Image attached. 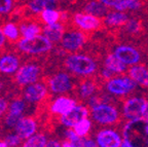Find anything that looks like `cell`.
Instances as JSON below:
<instances>
[{
	"label": "cell",
	"mask_w": 148,
	"mask_h": 147,
	"mask_svg": "<svg viewBox=\"0 0 148 147\" xmlns=\"http://www.w3.org/2000/svg\"><path fill=\"white\" fill-rule=\"evenodd\" d=\"M64 66L70 74L82 78H88L98 71L97 61L86 54H69L64 60Z\"/></svg>",
	"instance_id": "obj_1"
},
{
	"label": "cell",
	"mask_w": 148,
	"mask_h": 147,
	"mask_svg": "<svg viewBox=\"0 0 148 147\" xmlns=\"http://www.w3.org/2000/svg\"><path fill=\"white\" fill-rule=\"evenodd\" d=\"M121 135L125 141L135 147H148V122L143 118L127 120Z\"/></svg>",
	"instance_id": "obj_2"
},
{
	"label": "cell",
	"mask_w": 148,
	"mask_h": 147,
	"mask_svg": "<svg viewBox=\"0 0 148 147\" xmlns=\"http://www.w3.org/2000/svg\"><path fill=\"white\" fill-rule=\"evenodd\" d=\"M90 118L94 122L102 126H111L120 120V112L113 103L100 101L90 108Z\"/></svg>",
	"instance_id": "obj_3"
},
{
	"label": "cell",
	"mask_w": 148,
	"mask_h": 147,
	"mask_svg": "<svg viewBox=\"0 0 148 147\" xmlns=\"http://www.w3.org/2000/svg\"><path fill=\"white\" fill-rule=\"evenodd\" d=\"M18 49L28 56H41L49 53L53 43L43 34L32 38H21L16 42Z\"/></svg>",
	"instance_id": "obj_4"
},
{
	"label": "cell",
	"mask_w": 148,
	"mask_h": 147,
	"mask_svg": "<svg viewBox=\"0 0 148 147\" xmlns=\"http://www.w3.org/2000/svg\"><path fill=\"white\" fill-rule=\"evenodd\" d=\"M137 84L129 75H115L109 80L105 81V92L116 98H123L136 91Z\"/></svg>",
	"instance_id": "obj_5"
},
{
	"label": "cell",
	"mask_w": 148,
	"mask_h": 147,
	"mask_svg": "<svg viewBox=\"0 0 148 147\" xmlns=\"http://www.w3.org/2000/svg\"><path fill=\"white\" fill-rule=\"evenodd\" d=\"M148 100L140 95L130 96L123 101L121 106V115L125 120L142 118Z\"/></svg>",
	"instance_id": "obj_6"
},
{
	"label": "cell",
	"mask_w": 148,
	"mask_h": 147,
	"mask_svg": "<svg viewBox=\"0 0 148 147\" xmlns=\"http://www.w3.org/2000/svg\"><path fill=\"white\" fill-rule=\"evenodd\" d=\"M47 87L51 93L55 95H66L70 93L75 87L74 78L69 72L60 71L51 75L47 79Z\"/></svg>",
	"instance_id": "obj_7"
},
{
	"label": "cell",
	"mask_w": 148,
	"mask_h": 147,
	"mask_svg": "<svg viewBox=\"0 0 148 147\" xmlns=\"http://www.w3.org/2000/svg\"><path fill=\"white\" fill-rule=\"evenodd\" d=\"M86 42V36L84 32L77 29L72 28L65 31L62 39L60 41V46L63 51L69 54L78 53L81 48L84 46Z\"/></svg>",
	"instance_id": "obj_8"
},
{
	"label": "cell",
	"mask_w": 148,
	"mask_h": 147,
	"mask_svg": "<svg viewBox=\"0 0 148 147\" xmlns=\"http://www.w3.org/2000/svg\"><path fill=\"white\" fill-rule=\"evenodd\" d=\"M41 76V68L36 63H26L23 64L20 69L14 74V82L20 87H27L37 81H39Z\"/></svg>",
	"instance_id": "obj_9"
},
{
	"label": "cell",
	"mask_w": 148,
	"mask_h": 147,
	"mask_svg": "<svg viewBox=\"0 0 148 147\" xmlns=\"http://www.w3.org/2000/svg\"><path fill=\"white\" fill-rule=\"evenodd\" d=\"M95 140L99 147H120L123 142L121 133L111 126H104L97 132Z\"/></svg>",
	"instance_id": "obj_10"
},
{
	"label": "cell",
	"mask_w": 148,
	"mask_h": 147,
	"mask_svg": "<svg viewBox=\"0 0 148 147\" xmlns=\"http://www.w3.org/2000/svg\"><path fill=\"white\" fill-rule=\"evenodd\" d=\"M49 87L41 81L23 87V98L29 104H40L47 98Z\"/></svg>",
	"instance_id": "obj_11"
},
{
	"label": "cell",
	"mask_w": 148,
	"mask_h": 147,
	"mask_svg": "<svg viewBox=\"0 0 148 147\" xmlns=\"http://www.w3.org/2000/svg\"><path fill=\"white\" fill-rule=\"evenodd\" d=\"M112 54L127 67L140 64L142 59L141 53L135 46L129 44L116 45L112 51Z\"/></svg>",
	"instance_id": "obj_12"
},
{
	"label": "cell",
	"mask_w": 148,
	"mask_h": 147,
	"mask_svg": "<svg viewBox=\"0 0 148 147\" xmlns=\"http://www.w3.org/2000/svg\"><path fill=\"white\" fill-rule=\"evenodd\" d=\"M72 22L75 28L82 32H92L102 26V19L88 14L86 12H79L72 16Z\"/></svg>",
	"instance_id": "obj_13"
},
{
	"label": "cell",
	"mask_w": 148,
	"mask_h": 147,
	"mask_svg": "<svg viewBox=\"0 0 148 147\" xmlns=\"http://www.w3.org/2000/svg\"><path fill=\"white\" fill-rule=\"evenodd\" d=\"M90 115V109L84 104L77 103L76 106L72 110H70L67 114L62 115L59 118V122L66 129H73V126L80 122L81 120L88 117Z\"/></svg>",
	"instance_id": "obj_14"
},
{
	"label": "cell",
	"mask_w": 148,
	"mask_h": 147,
	"mask_svg": "<svg viewBox=\"0 0 148 147\" xmlns=\"http://www.w3.org/2000/svg\"><path fill=\"white\" fill-rule=\"evenodd\" d=\"M77 101L74 98L67 95H60L49 104V111L51 114L58 115L59 117L67 114L70 110L76 106Z\"/></svg>",
	"instance_id": "obj_15"
},
{
	"label": "cell",
	"mask_w": 148,
	"mask_h": 147,
	"mask_svg": "<svg viewBox=\"0 0 148 147\" xmlns=\"http://www.w3.org/2000/svg\"><path fill=\"white\" fill-rule=\"evenodd\" d=\"M21 66L20 57L16 54L6 53L0 56V73L3 75H14Z\"/></svg>",
	"instance_id": "obj_16"
},
{
	"label": "cell",
	"mask_w": 148,
	"mask_h": 147,
	"mask_svg": "<svg viewBox=\"0 0 148 147\" xmlns=\"http://www.w3.org/2000/svg\"><path fill=\"white\" fill-rule=\"evenodd\" d=\"M37 129H38V124L34 117L24 116L14 130L23 139V141H25L26 139L30 138L31 136L36 134Z\"/></svg>",
	"instance_id": "obj_17"
},
{
	"label": "cell",
	"mask_w": 148,
	"mask_h": 147,
	"mask_svg": "<svg viewBox=\"0 0 148 147\" xmlns=\"http://www.w3.org/2000/svg\"><path fill=\"white\" fill-rule=\"evenodd\" d=\"M129 19L130 16L127 12L112 9V10H109L106 16L102 19V22L108 28H120L125 25Z\"/></svg>",
	"instance_id": "obj_18"
},
{
	"label": "cell",
	"mask_w": 148,
	"mask_h": 147,
	"mask_svg": "<svg viewBox=\"0 0 148 147\" xmlns=\"http://www.w3.org/2000/svg\"><path fill=\"white\" fill-rule=\"evenodd\" d=\"M76 92L79 97V99L88 101L92 97L99 94V89H98L97 82L94 79H90L88 77V78H83L82 80L78 83Z\"/></svg>",
	"instance_id": "obj_19"
},
{
	"label": "cell",
	"mask_w": 148,
	"mask_h": 147,
	"mask_svg": "<svg viewBox=\"0 0 148 147\" xmlns=\"http://www.w3.org/2000/svg\"><path fill=\"white\" fill-rule=\"evenodd\" d=\"M127 75L134 79L138 87L148 89V67L142 64L131 66L127 70Z\"/></svg>",
	"instance_id": "obj_20"
},
{
	"label": "cell",
	"mask_w": 148,
	"mask_h": 147,
	"mask_svg": "<svg viewBox=\"0 0 148 147\" xmlns=\"http://www.w3.org/2000/svg\"><path fill=\"white\" fill-rule=\"evenodd\" d=\"M65 31H66V28H65V23L63 22H59L53 25L42 26V34L47 39H49L53 44L60 43Z\"/></svg>",
	"instance_id": "obj_21"
},
{
	"label": "cell",
	"mask_w": 148,
	"mask_h": 147,
	"mask_svg": "<svg viewBox=\"0 0 148 147\" xmlns=\"http://www.w3.org/2000/svg\"><path fill=\"white\" fill-rule=\"evenodd\" d=\"M22 38H32L42 34V26L39 22L25 20L18 24Z\"/></svg>",
	"instance_id": "obj_22"
},
{
	"label": "cell",
	"mask_w": 148,
	"mask_h": 147,
	"mask_svg": "<svg viewBox=\"0 0 148 147\" xmlns=\"http://www.w3.org/2000/svg\"><path fill=\"white\" fill-rule=\"evenodd\" d=\"M103 67L113 72L115 75H123L129 70V67L123 64L120 60H118L112 53L106 56L103 62Z\"/></svg>",
	"instance_id": "obj_23"
},
{
	"label": "cell",
	"mask_w": 148,
	"mask_h": 147,
	"mask_svg": "<svg viewBox=\"0 0 148 147\" xmlns=\"http://www.w3.org/2000/svg\"><path fill=\"white\" fill-rule=\"evenodd\" d=\"M58 3L55 0H29L27 8L34 14H40L44 9H55Z\"/></svg>",
	"instance_id": "obj_24"
},
{
	"label": "cell",
	"mask_w": 148,
	"mask_h": 147,
	"mask_svg": "<svg viewBox=\"0 0 148 147\" xmlns=\"http://www.w3.org/2000/svg\"><path fill=\"white\" fill-rule=\"evenodd\" d=\"M83 12H88L92 16H97V18L103 19L109 10L108 7L99 0H90L83 6Z\"/></svg>",
	"instance_id": "obj_25"
},
{
	"label": "cell",
	"mask_w": 148,
	"mask_h": 147,
	"mask_svg": "<svg viewBox=\"0 0 148 147\" xmlns=\"http://www.w3.org/2000/svg\"><path fill=\"white\" fill-rule=\"evenodd\" d=\"M3 34H4L6 40L10 42H18L21 37V32H20V27L14 22H6L3 24L2 27Z\"/></svg>",
	"instance_id": "obj_26"
},
{
	"label": "cell",
	"mask_w": 148,
	"mask_h": 147,
	"mask_svg": "<svg viewBox=\"0 0 148 147\" xmlns=\"http://www.w3.org/2000/svg\"><path fill=\"white\" fill-rule=\"evenodd\" d=\"M39 21L43 25H53V24L62 22V12L55 9H44L39 14Z\"/></svg>",
	"instance_id": "obj_27"
},
{
	"label": "cell",
	"mask_w": 148,
	"mask_h": 147,
	"mask_svg": "<svg viewBox=\"0 0 148 147\" xmlns=\"http://www.w3.org/2000/svg\"><path fill=\"white\" fill-rule=\"evenodd\" d=\"M49 142L47 136L43 133H36L30 138L26 139L22 143L21 147H46V144Z\"/></svg>",
	"instance_id": "obj_28"
},
{
	"label": "cell",
	"mask_w": 148,
	"mask_h": 147,
	"mask_svg": "<svg viewBox=\"0 0 148 147\" xmlns=\"http://www.w3.org/2000/svg\"><path fill=\"white\" fill-rule=\"evenodd\" d=\"M92 122H94L92 120V118L86 117V118L81 120L80 122H78L73 126L74 132H75L80 138H86V137H88V134L90 133V131H92Z\"/></svg>",
	"instance_id": "obj_29"
},
{
	"label": "cell",
	"mask_w": 148,
	"mask_h": 147,
	"mask_svg": "<svg viewBox=\"0 0 148 147\" xmlns=\"http://www.w3.org/2000/svg\"><path fill=\"white\" fill-rule=\"evenodd\" d=\"M142 7V0H121L113 9L120 12H138Z\"/></svg>",
	"instance_id": "obj_30"
},
{
	"label": "cell",
	"mask_w": 148,
	"mask_h": 147,
	"mask_svg": "<svg viewBox=\"0 0 148 147\" xmlns=\"http://www.w3.org/2000/svg\"><path fill=\"white\" fill-rule=\"evenodd\" d=\"M26 107H27V102L24 100V98H16L9 103L7 113H12V114L16 115H24Z\"/></svg>",
	"instance_id": "obj_31"
},
{
	"label": "cell",
	"mask_w": 148,
	"mask_h": 147,
	"mask_svg": "<svg viewBox=\"0 0 148 147\" xmlns=\"http://www.w3.org/2000/svg\"><path fill=\"white\" fill-rule=\"evenodd\" d=\"M141 28H142L141 22L134 18H130L127 23H125V25L123 26L125 32L130 35L138 34L141 31Z\"/></svg>",
	"instance_id": "obj_32"
},
{
	"label": "cell",
	"mask_w": 148,
	"mask_h": 147,
	"mask_svg": "<svg viewBox=\"0 0 148 147\" xmlns=\"http://www.w3.org/2000/svg\"><path fill=\"white\" fill-rule=\"evenodd\" d=\"M8 147H21L22 143L24 142L23 139L14 132V133H9L3 139Z\"/></svg>",
	"instance_id": "obj_33"
},
{
	"label": "cell",
	"mask_w": 148,
	"mask_h": 147,
	"mask_svg": "<svg viewBox=\"0 0 148 147\" xmlns=\"http://www.w3.org/2000/svg\"><path fill=\"white\" fill-rule=\"evenodd\" d=\"M24 117V115H16L12 113H6L4 117V124L8 129H14L18 122Z\"/></svg>",
	"instance_id": "obj_34"
},
{
	"label": "cell",
	"mask_w": 148,
	"mask_h": 147,
	"mask_svg": "<svg viewBox=\"0 0 148 147\" xmlns=\"http://www.w3.org/2000/svg\"><path fill=\"white\" fill-rule=\"evenodd\" d=\"M14 0H0V16H5L14 9Z\"/></svg>",
	"instance_id": "obj_35"
},
{
	"label": "cell",
	"mask_w": 148,
	"mask_h": 147,
	"mask_svg": "<svg viewBox=\"0 0 148 147\" xmlns=\"http://www.w3.org/2000/svg\"><path fill=\"white\" fill-rule=\"evenodd\" d=\"M64 136H65V140L71 141L72 143L77 142V141H79L81 139L80 137L74 132L73 129H66L65 130Z\"/></svg>",
	"instance_id": "obj_36"
},
{
	"label": "cell",
	"mask_w": 148,
	"mask_h": 147,
	"mask_svg": "<svg viewBox=\"0 0 148 147\" xmlns=\"http://www.w3.org/2000/svg\"><path fill=\"white\" fill-rule=\"evenodd\" d=\"M9 103L4 97L0 96V118L4 115H6L7 111H8Z\"/></svg>",
	"instance_id": "obj_37"
},
{
	"label": "cell",
	"mask_w": 148,
	"mask_h": 147,
	"mask_svg": "<svg viewBox=\"0 0 148 147\" xmlns=\"http://www.w3.org/2000/svg\"><path fill=\"white\" fill-rule=\"evenodd\" d=\"M100 76L102 77L103 80L107 81V80H109V79H111L112 77H114L115 74H114L113 72H111L109 69L105 68V67H102L101 71H100Z\"/></svg>",
	"instance_id": "obj_38"
},
{
	"label": "cell",
	"mask_w": 148,
	"mask_h": 147,
	"mask_svg": "<svg viewBox=\"0 0 148 147\" xmlns=\"http://www.w3.org/2000/svg\"><path fill=\"white\" fill-rule=\"evenodd\" d=\"M82 142H83V146L84 147H99L97 142H96V140L92 138H88V137L82 138Z\"/></svg>",
	"instance_id": "obj_39"
},
{
	"label": "cell",
	"mask_w": 148,
	"mask_h": 147,
	"mask_svg": "<svg viewBox=\"0 0 148 147\" xmlns=\"http://www.w3.org/2000/svg\"><path fill=\"white\" fill-rule=\"evenodd\" d=\"M104 5H106L108 8H114L121 0H99Z\"/></svg>",
	"instance_id": "obj_40"
},
{
	"label": "cell",
	"mask_w": 148,
	"mask_h": 147,
	"mask_svg": "<svg viewBox=\"0 0 148 147\" xmlns=\"http://www.w3.org/2000/svg\"><path fill=\"white\" fill-rule=\"evenodd\" d=\"M46 147H62V145L60 141H58L57 139H49Z\"/></svg>",
	"instance_id": "obj_41"
},
{
	"label": "cell",
	"mask_w": 148,
	"mask_h": 147,
	"mask_svg": "<svg viewBox=\"0 0 148 147\" xmlns=\"http://www.w3.org/2000/svg\"><path fill=\"white\" fill-rule=\"evenodd\" d=\"M5 42H6V38H5L4 34H3V31H2V28L0 27V49L4 46Z\"/></svg>",
	"instance_id": "obj_42"
},
{
	"label": "cell",
	"mask_w": 148,
	"mask_h": 147,
	"mask_svg": "<svg viewBox=\"0 0 148 147\" xmlns=\"http://www.w3.org/2000/svg\"><path fill=\"white\" fill-rule=\"evenodd\" d=\"M61 145L62 147H74V144L71 142V141H68V140H64L61 142Z\"/></svg>",
	"instance_id": "obj_43"
},
{
	"label": "cell",
	"mask_w": 148,
	"mask_h": 147,
	"mask_svg": "<svg viewBox=\"0 0 148 147\" xmlns=\"http://www.w3.org/2000/svg\"><path fill=\"white\" fill-rule=\"evenodd\" d=\"M142 118L148 122V102H147V104H146L145 110H144V113H143V116H142Z\"/></svg>",
	"instance_id": "obj_44"
},
{
	"label": "cell",
	"mask_w": 148,
	"mask_h": 147,
	"mask_svg": "<svg viewBox=\"0 0 148 147\" xmlns=\"http://www.w3.org/2000/svg\"><path fill=\"white\" fill-rule=\"evenodd\" d=\"M120 147H135V146H133L131 143H129V142H127V141L123 140V144H121V146H120Z\"/></svg>",
	"instance_id": "obj_45"
},
{
	"label": "cell",
	"mask_w": 148,
	"mask_h": 147,
	"mask_svg": "<svg viewBox=\"0 0 148 147\" xmlns=\"http://www.w3.org/2000/svg\"><path fill=\"white\" fill-rule=\"evenodd\" d=\"M0 147H8V146H7V144L3 140H0Z\"/></svg>",
	"instance_id": "obj_46"
},
{
	"label": "cell",
	"mask_w": 148,
	"mask_h": 147,
	"mask_svg": "<svg viewBox=\"0 0 148 147\" xmlns=\"http://www.w3.org/2000/svg\"><path fill=\"white\" fill-rule=\"evenodd\" d=\"M55 1H58V0H55Z\"/></svg>",
	"instance_id": "obj_47"
}]
</instances>
